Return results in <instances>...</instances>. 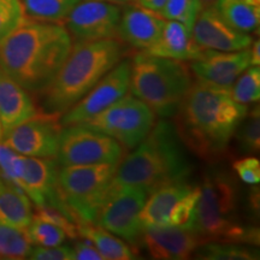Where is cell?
I'll return each instance as SVG.
<instances>
[{
  "instance_id": "obj_18",
  "label": "cell",
  "mask_w": 260,
  "mask_h": 260,
  "mask_svg": "<svg viewBox=\"0 0 260 260\" xmlns=\"http://www.w3.org/2000/svg\"><path fill=\"white\" fill-rule=\"evenodd\" d=\"M165 21L158 12L140 4L126 6L122 11L117 37L132 47L146 51L160 38Z\"/></svg>"
},
{
  "instance_id": "obj_33",
  "label": "cell",
  "mask_w": 260,
  "mask_h": 260,
  "mask_svg": "<svg viewBox=\"0 0 260 260\" xmlns=\"http://www.w3.org/2000/svg\"><path fill=\"white\" fill-rule=\"evenodd\" d=\"M25 18L21 0H0V42Z\"/></svg>"
},
{
  "instance_id": "obj_7",
  "label": "cell",
  "mask_w": 260,
  "mask_h": 260,
  "mask_svg": "<svg viewBox=\"0 0 260 260\" xmlns=\"http://www.w3.org/2000/svg\"><path fill=\"white\" fill-rule=\"evenodd\" d=\"M118 162L60 167L58 188L77 224H95L100 207L110 198V186Z\"/></svg>"
},
{
  "instance_id": "obj_16",
  "label": "cell",
  "mask_w": 260,
  "mask_h": 260,
  "mask_svg": "<svg viewBox=\"0 0 260 260\" xmlns=\"http://www.w3.org/2000/svg\"><path fill=\"white\" fill-rule=\"evenodd\" d=\"M141 239L149 255L159 260L188 259L205 242L191 230L170 225L145 228Z\"/></svg>"
},
{
  "instance_id": "obj_34",
  "label": "cell",
  "mask_w": 260,
  "mask_h": 260,
  "mask_svg": "<svg viewBox=\"0 0 260 260\" xmlns=\"http://www.w3.org/2000/svg\"><path fill=\"white\" fill-rule=\"evenodd\" d=\"M32 216L38 217L44 220H47L54 225L61 228L70 239H76L79 237V230H77V224L73 219L69 218L67 214L61 212L60 210L56 207L50 206V205H42V206H37L35 212Z\"/></svg>"
},
{
  "instance_id": "obj_5",
  "label": "cell",
  "mask_w": 260,
  "mask_h": 260,
  "mask_svg": "<svg viewBox=\"0 0 260 260\" xmlns=\"http://www.w3.org/2000/svg\"><path fill=\"white\" fill-rule=\"evenodd\" d=\"M199 187L193 232L206 241L259 245V229L242 224L237 216L239 189L229 172L213 169L204 175Z\"/></svg>"
},
{
  "instance_id": "obj_35",
  "label": "cell",
  "mask_w": 260,
  "mask_h": 260,
  "mask_svg": "<svg viewBox=\"0 0 260 260\" xmlns=\"http://www.w3.org/2000/svg\"><path fill=\"white\" fill-rule=\"evenodd\" d=\"M237 176L247 184L256 186L260 182V161L255 157H247L233 162Z\"/></svg>"
},
{
  "instance_id": "obj_3",
  "label": "cell",
  "mask_w": 260,
  "mask_h": 260,
  "mask_svg": "<svg viewBox=\"0 0 260 260\" xmlns=\"http://www.w3.org/2000/svg\"><path fill=\"white\" fill-rule=\"evenodd\" d=\"M134 151L122 158L110 186V197L125 188L151 194L159 187L189 177L191 164L172 123H154Z\"/></svg>"
},
{
  "instance_id": "obj_39",
  "label": "cell",
  "mask_w": 260,
  "mask_h": 260,
  "mask_svg": "<svg viewBox=\"0 0 260 260\" xmlns=\"http://www.w3.org/2000/svg\"><path fill=\"white\" fill-rule=\"evenodd\" d=\"M249 51H251V65L253 67H259L260 64V42L253 41L251 47H249Z\"/></svg>"
},
{
  "instance_id": "obj_12",
  "label": "cell",
  "mask_w": 260,
  "mask_h": 260,
  "mask_svg": "<svg viewBox=\"0 0 260 260\" xmlns=\"http://www.w3.org/2000/svg\"><path fill=\"white\" fill-rule=\"evenodd\" d=\"M121 15V8L109 0H80L65 18V29L75 42L117 38Z\"/></svg>"
},
{
  "instance_id": "obj_42",
  "label": "cell",
  "mask_w": 260,
  "mask_h": 260,
  "mask_svg": "<svg viewBox=\"0 0 260 260\" xmlns=\"http://www.w3.org/2000/svg\"><path fill=\"white\" fill-rule=\"evenodd\" d=\"M3 140V129H2V124H0V142Z\"/></svg>"
},
{
  "instance_id": "obj_21",
  "label": "cell",
  "mask_w": 260,
  "mask_h": 260,
  "mask_svg": "<svg viewBox=\"0 0 260 260\" xmlns=\"http://www.w3.org/2000/svg\"><path fill=\"white\" fill-rule=\"evenodd\" d=\"M193 187L187 180L177 181L159 187L148 194V200L146 199L140 213L144 229L151 226H167L171 209L182 197L193 189Z\"/></svg>"
},
{
  "instance_id": "obj_19",
  "label": "cell",
  "mask_w": 260,
  "mask_h": 260,
  "mask_svg": "<svg viewBox=\"0 0 260 260\" xmlns=\"http://www.w3.org/2000/svg\"><path fill=\"white\" fill-rule=\"evenodd\" d=\"M38 112L30 93L0 69V124L3 135Z\"/></svg>"
},
{
  "instance_id": "obj_36",
  "label": "cell",
  "mask_w": 260,
  "mask_h": 260,
  "mask_svg": "<svg viewBox=\"0 0 260 260\" xmlns=\"http://www.w3.org/2000/svg\"><path fill=\"white\" fill-rule=\"evenodd\" d=\"M28 259L31 260H74V249L69 246L34 247L29 253Z\"/></svg>"
},
{
  "instance_id": "obj_10",
  "label": "cell",
  "mask_w": 260,
  "mask_h": 260,
  "mask_svg": "<svg viewBox=\"0 0 260 260\" xmlns=\"http://www.w3.org/2000/svg\"><path fill=\"white\" fill-rule=\"evenodd\" d=\"M130 71L132 60L123 58L82 99L61 113L59 117L61 126L88 121L125 95L130 89Z\"/></svg>"
},
{
  "instance_id": "obj_43",
  "label": "cell",
  "mask_w": 260,
  "mask_h": 260,
  "mask_svg": "<svg viewBox=\"0 0 260 260\" xmlns=\"http://www.w3.org/2000/svg\"><path fill=\"white\" fill-rule=\"evenodd\" d=\"M3 181V177H2V175H0V182H2Z\"/></svg>"
},
{
  "instance_id": "obj_25",
  "label": "cell",
  "mask_w": 260,
  "mask_h": 260,
  "mask_svg": "<svg viewBox=\"0 0 260 260\" xmlns=\"http://www.w3.org/2000/svg\"><path fill=\"white\" fill-rule=\"evenodd\" d=\"M80 0H21L28 18L61 23Z\"/></svg>"
},
{
  "instance_id": "obj_6",
  "label": "cell",
  "mask_w": 260,
  "mask_h": 260,
  "mask_svg": "<svg viewBox=\"0 0 260 260\" xmlns=\"http://www.w3.org/2000/svg\"><path fill=\"white\" fill-rule=\"evenodd\" d=\"M193 84L190 69L182 60L136 54L132 60L130 92L155 115L174 117Z\"/></svg>"
},
{
  "instance_id": "obj_29",
  "label": "cell",
  "mask_w": 260,
  "mask_h": 260,
  "mask_svg": "<svg viewBox=\"0 0 260 260\" xmlns=\"http://www.w3.org/2000/svg\"><path fill=\"white\" fill-rule=\"evenodd\" d=\"M198 198H199V187L194 186L193 189L182 197L172 207L169 213L168 225L193 232L195 216H197Z\"/></svg>"
},
{
  "instance_id": "obj_32",
  "label": "cell",
  "mask_w": 260,
  "mask_h": 260,
  "mask_svg": "<svg viewBox=\"0 0 260 260\" xmlns=\"http://www.w3.org/2000/svg\"><path fill=\"white\" fill-rule=\"evenodd\" d=\"M201 9L200 0H167L159 15L168 21L181 22L191 29Z\"/></svg>"
},
{
  "instance_id": "obj_24",
  "label": "cell",
  "mask_w": 260,
  "mask_h": 260,
  "mask_svg": "<svg viewBox=\"0 0 260 260\" xmlns=\"http://www.w3.org/2000/svg\"><path fill=\"white\" fill-rule=\"evenodd\" d=\"M77 230L79 236L93 243L104 260H133L139 258L138 253L132 247L96 224L79 223Z\"/></svg>"
},
{
  "instance_id": "obj_17",
  "label": "cell",
  "mask_w": 260,
  "mask_h": 260,
  "mask_svg": "<svg viewBox=\"0 0 260 260\" xmlns=\"http://www.w3.org/2000/svg\"><path fill=\"white\" fill-rule=\"evenodd\" d=\"M249 65V47L234 52L204 50L200 58L191 60L190 70L200 81L219 86H233Z\"/></svg>"
},
{
  "instance_id": "obj_30",
  "label": "cell",
  "mask_w": 260,
  "mask_h": 260,
  "mask_svg": "<svg viewBox=\"0 0 260 260\" xmlns=\"http://www.w3.org/2000/svg\"><path fill=\"white\" fill-rule=\"evenodd\" d=\"M25 232L32 245L41 247L59 246L67 237V234L61 228L35 216H32L31 222Z\"/></svg>"
},
{
  "instance_id": "obj_11",
  "label": "cell",
  "mask_w": 260,
  "mask_h": 260,
  "mask_svg": "<svg viewBox=\"0 0 260 260\" xmlns=\"http://www.w3.org/2000/svg\"><path fill=\"white\" fill-rule=\"evenodd\" d=\"M59 115L38 112L3 135L2 142L15 152L38 158H56L61 132Z\"/></svg>"
},
{
  "instance_id": "obj_31",
  "label": "cell",
  "mask_w": 260,
  "mask_h": 260,
  "mask_svg": "<svg viewBox=\"0 0 260 260\" xmlns=\"http://www.w3.org/2000/svg\"><path fill=\"white\" fill-rule=\"evenodd\" d=\"M237 82L232 86V96L240 104L259 102L260 98V69L259 67L247 68L237 77Z\"/></svg>"
},
{
  "instance_id": "obj_9",
  "label": "cell",
  "mask_w": 260,
  "mask_h": 260,
  "mask_svg": "<svg viewBox=\"0 0 260 260\" xmlns=\"http://www.w3.org/2000/svg\"><path fill=\"white\" fill-rule=\"evenodd\" d=\"M124 148L111 136L79 123L61 128L57 160L59 167L119 162Z\"/></svg>"
},
{
  "instance_id": "obj_13",
  "label": "cell",
  "mask_w": 260,
  "mask_h": 260,
  "mask_svg": "<svg viewBox=\"0 0 260 260\" xmlns=\"http://www.w3.org/2000/svg\"><path fill=\"white\" fill-rule=\"evenodd\" d=\"M59 164L53 158H38L22 155L21 167L14 186L18 187L37 206L50 205L74 220V214L61 199L58 188Z\"/></svg>"
},
{
  "instance_id": "obj_26",
  "label": "cell",
  "mask_w": 260,
  "mask_h": 260,
  "mask_svg": "<svg viewBox=\"0 0 260 260\" xmlns=\"http://www.w3.org/2000/svg\"><path fill=\"white\" fill-rule=\"evenodd\" d=\"M195 258L205 260H254L259 253L247 245L223 241H206L198 247Z\"/></svg>"
},
{
  "instance_id": "obj_1",
  "label": "cell",
  "mask_w": 260,
  "mask_h": 260,
  "mask_svg": "<svg viewBox=\"0 0 260 260\" xmlns=\"http://www.w3.org/2000/svg\"><path fill=\"white\" fill-rule=\"evenodd\" d=\"M247 112V105L233 99L232 86L199 80L191 84L175 115V128L184 147L201 160L214 162L225 157Z\"/></svg>"
},
{
  "instance_id": "obj_41",
  "label": "cell",
  "mask_w": 260,
  "mask_h": 260,
  "mask_svg": "<svg viewBox=\"0 0 260 260\" xmlns=\"http://www.w3.org/2000/svg\"><path fill=\"white\" fill-rule=\"evenodd\" d=\"M109 2L115 3V4H119V3H132L135 2V0H109Z\"/></svg>"
},
{
  "instance_id": "obj_27",
  "label": "cell",
  "mask_w": 260,
  "mask_h": 260,
  "mask_svg": "<svg viewBox=\"0 0 260 260\" xmlns=\"http://www.w3.org/2000/svg\"><path fill=\"white\" fill-rule=\"evenodd\" d=\"M31 248L32 243L25 230L0 223V259H28Z\"/></svg>"
},
{
  "instance_id": "obj_8",
  "label": "cell",
  "mask_w": 260,
  "mask_h": 260,
  "mask_svg": "<svg viewBox=\"0 0 260 260\" xmlns=\"http://www.w3.org/2000/svg\"><path fill=\"white\" fill-rule=\"evenodd\" d=\"M155 123V113L134 94L126 93L83 124L111 136L123 148L133 149L144 141Z\"/></svg>"
},
{
  "instance_id": "obj_23",
  "label": "cell",
  "mask_w": 260,
  "mask_h": 260,
  "mask_svg": "<svg viewBox=\"0 0 260 260\" xmlns=\"http://www.w3.org/2000/svg\"><path fill=\"white\" fill-rule=\"evenodd\" d=\"M218 14L236 30L251 34L258 30L260 22V0H217Z\"/></svg>"
},
{
  "instance_id": "obj_38",
  "label": "cell",
  "mask_w": 260,
  "mask_h": 260,
  "mask_svg": "<svg viewBox=\"0 0 260 260\" xmlns=\"http://www.w3.org/2000/svg\"><path fill=\"white\" fill-rule=\"evenodd\" d=\"M139 4L141 6H144L146 9H149L152 10V11H155V12H160L162 6L165 5V3H167V0H138Z\"/></svg>"
},
{
  "instance_id": "obj_2",
  "label": "cell",
  "mask_w": 260,
  "mask_h": 260,
  "mask_svg": "<svg viewBox=\"0 0 260 260\" xmlns=\"http://www.w3.org/2000/svg\"><path fill=\"white\" fill-rule=\"evenodd\" d=\"M73 40L59 23L25 18L0 42V69L29 93L50 86L69 56Z\"/></svg>"
},
{
  "instance_id": "obj_28",
  "label": "cell",
  "mask_w": 260,
  "mask_h": 260,
  "mask_svg": "<svg viewBox=\"0 0 260 260\" xmlns=\"http://www.w3.org/2000/svg\"><path fill=\"white\" fill-rule=\"evenodd\" d=\"M241 153L251 154L259 152L260 148V112L259 106L247 112L245 118L237 126L235 135Z\"/></svg>"
},
{
  "instance_id": "obj_22",
  "label": "cell",
  "mask_w": 260,
  "mask_h": 260,
  "mask_svg": "<svg viewBox=\"0 0 260 260\" xmlns=\"http://www.w3.org/2000/svg\"><path fill=\"white\" fill-rule=\"evenodd\" d=\"M32 219L30 199L23 190L6 182H0V223L25 230Z\"/></svg>"
},
{
  "instance_id": "obj_14",
  "label": "cell",
  "mask_w": 260,
  "mask_h": 260,
  "mask_svg": "<svg viewBox=\"0 0 260 260\" xmlns=\"http://www.w3.org/2000/svg\"><path fill=\"white\" fill-rule=\"evenodd\" d=\"M147 195L136 188L116 191L100 207L95 224L125 241L136 243L144 233L140 213Z\"/></svg>"
},
{
  "instance_id": "obj_20",
  "label": "cell",
  "mask_w": 260,
  "mask_h": 260,
  "mask_svg": "<svg viewBox=\"0 0 260 260\" xmlns=\"http://www.w3.org/2000/svg\"><path fill=\"white\" fill-rule=\"evenodd\" d=\"M152 56L191 61L200 58L204 48L194 41L191 29L177 21H165L160 38L153 46L144 51Z\"/></svg>"
},
{
  "instance_id": "obj_4",
  "label": "cell",
  "mask_w": 260,
  "mask_h": 260,
  "mask_svg": "<svg viewBox=\"0 0 260 260\" xmlns=\"http://www.w3.org/2000/svg\"><path fill=\"white\" fill-rule=\"evenodd\" d=\"M118 38L75 42L53 81L40 93L41 112L61 115L86 95L125 56Z\"/></svg>"
},
{
  "instance_id": "obj_15",
  "label": "cell",
  "mask_w": 260,
  "mask_h": 260,
  "mask_svg": "<svg viewBox=\"0 0 260 260\" xmlns=\"http://www.w3.org/2000/svg\"><path fill=\"white\" fill-rule=\"evenodd\" d=\"M194 41L204 50L234 52L251 47L253 38L228 24L214 6L201 9L191 27Z\"/></svg>"
},
{
  "instance_id": "obj_37",
  "label": "cell",
  "mask_w": 260,
  "mask_h": 260,
  "mask_svg": "<svg viewBox=\"0 0 260 260\" xmlns=\"http://www.w3.org/2000/svg\"><path fill=\"white\" fill-rule=\"evenodd\" d=\"M73 249L74 260H104L93 243L87 239L77 242Z\"/></svg>"
},
{
  "instance_id": "obj_40",
  "label": "cell",
  "mask_w": 260,
  "mask_h": 260,
  "mask_svg": "<svg viewBox=\"0 0 260 260\" xmlns=\"http://www.w3.org/2000/svg\"><path fill=\"white\" fill-rule=\"evenodd\" d=\"M217 0H200V4H201V8H207V6H212L214 5V3H216Z\"/></svg>"
}]
</instances>
